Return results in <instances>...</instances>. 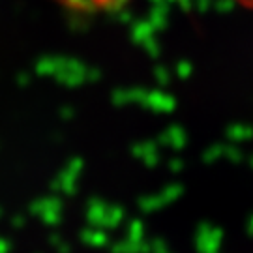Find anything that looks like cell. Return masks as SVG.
<instances>
[{"label": "cell", "instance_id": "obj_1", "mask_svg": "<svg viewBox=\"0 0 253 253\" xmlns=\"http://www.w3.org/2000/svg\"><path fill=\"white\" fill-rule=\"evenodd\" d=\"M233 2L244 9H253V0H233Z\"/></svg>", "mask_w": 253, "mask_h": 253}]
</instances>
